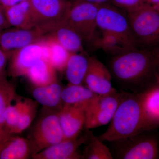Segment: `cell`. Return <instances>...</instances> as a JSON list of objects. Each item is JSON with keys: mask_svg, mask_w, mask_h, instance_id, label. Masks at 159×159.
<instances>
[{"mask_svg": "<svg viewBox=\"0 0 159 159\" xmlns=\"http://www.w3.org/2000/svg\"><path fill=\"white\" fill-rule=\"evenodd\" d=\"M154 52L138 48L114 55L110 71L117 82L132 93H139L147 88V82L155 75Z\"/></svg>", "mask_w": 159, "mask_h": 159, "instance_id": "6da1fadb", "label": "cell"}, {"mask_svg": "<svg viewBox=\"0 0 159 159\" xmlns=\"http://www.w3.org/2000/svg\"><path fill=\"white\" fill-rule=\"evenodd\" d=\"M144 132L147 131L139 94L122 92L109 126L98 137L103 142H112Z\"/></svg>", "mask_w": 159, "mask_h": 159, "instance_id": "7a4b0ae2", "label": "cell"}, {"mask_svg": "<svg viewBox=\"0 0 159 159\" xmlns=\"http://www.w3.org/2000/svg\"><path fill=\"white\" fill-rule=\"evenodd\" d=\"M126 12L139 45L151 47L159 44V8L145 2Z\"/></svg>", "mask_w": 159, "mask_h": 159, "instance_id": "3957f363", "label": "cell"}, {"mask_svg": "<svg viewBox=\"0 0 159 159\" xmlns=\"http://www.w3.org/2000/svg\"><path fill=\"white\" fill-rule=\"evenodd\" d=\"M111 3L99 6L97 16V28L115 34L129 45L138 48L139 43L132 31L127 14Z\"/></svg>", "mask_w": 159, "mask_h": 159, "instance_id": "277c9868", "label": "cell"}, {"mask_svg": "<svg viewBox=\"0 0 159 159\" xmlns=\"http://www.w3.org/2000/svg\"><path fill=\"white\" fill-rule=\"evenodd\" d=\"M144 132L112 142L117 159H155L159 155L158 140Z\"/></svg>", "mask_w": 159, "mask_h": 159, "instance_id": "5b68a950", "label": "cell"}, {"mask_svg": "<svg viewBox=\"0 0 159 159\" xmlns=\"http://www.w3.org/2000/svg\"><path fill=\"white\" fill-rule=\"evenodd\" d=\"M71 2L63 21L77 31L83 41L93 43L97 35V16L99 6L82 1Z\"/></svg>", "mask_w": 159, "mask_h": 159, "instance_id": "8992f818", "label": "cell"}, {"mask_svg": "<svg viewBox=\"0 0 159 159\" xmlns=\"http://www.w3.org/2000/svg\"><path fill=\"white\" fill-rule=\"evenodd\" d=\"M63 140L57 112L44 115L35 124L29 139L31 156Z\"/></svg>", "mask_w": 159, "mask_h": 159, "instance_id": "52a82bcc", "label": "cell"}, {"mask_svg": "<svg viewBox=\"0 0 159 159\" xmlns=\"http://www.w3.org/2000/svg\"><path fill=\"white\" fill-rule=\"evenodd\" d=\"M37 27L47 34L56 25L62 22L72 2L69 0H29Z\"/></svg>", "mask_w": 159, "mask_h": 159, "instance_id": "ba28073f", "label": "cell"}, {"mask_svg": "<svg viewBox=\"0 0 159 159\" xmlns=\"http://www.w3.org/2000/svg\"><path fill=\"white\" fill-rule=\"evenodd\" d=\"M121 93L115 92L98 95L85 109V129L97 128L111 122L119 101Z\"/></svg>", "mask_w": 159, "mask_h": 159, "instance_id": "9c48e42d", "label": "cell"}, {"mask_svg": "<svg viewBox=\"0 0 159 159\" xmlns=\"http://www.w3.org/2000/svg\"><path fill=\"white\" fill-rule=\"evenodd\" d=\"M47 32L39 27L30 29L9 27L3 29L0 35V48L8 55L24 47L39 42L47 36Z\"/></svg>", "mask_w": 159, "mask_h": 159, "instance_id": "30bf717a", "label": "cell"}, {"mask_svg": "<svg viewBox=\"0 0 159 159\" xmlns=\"http://www.w3.org/2000/svg\"><path fill=\"white\" fill-rule=\"evenodd\" d=\"M112 75L109 69L96 57H89L88 68L83 84L98 95L116 92L111 84Z\"/></svg>", "mask_w": 159, "mask_h": 159, "instance_id": "8fae6325", "label": "cell"}, {"mask_svg": "<svg viewBox=\"0 0 159 159\" xmlns=\"http://www.w3.org/2000/svg\"><path fill=\"white\" fill-rule=\"evenodd\" d=\"M92 133L87 132L74 139L63 140L39 153L33 155V159H83L78 149L86 143Z\"/></svg>", "mask_w": 159, "mask_h": 159, "instance_id": "7c38bea8", "label": "cell"}, {"mask_svg": "<svg viewBox=\"0 0 159 159\" xmlns=\"http://www.w3.org/2000/svg\"><path fill=\"white\" fill-rule=\"evenodd\" d=\"M85 107L82 106L63 104L57 111L64 140L79 136L85 128Z\"/></svg>", "mask_w": 159, "mask_h": 159, "instance_id": "4fadbf2b", "label": "cell"}, {"mask_svg": "<svg viewBox=\"0 0 159 159\" xmlns=\"http://www.w3.org/2000/svg\"><path fill=\"white\" fill-rule=\"evenodd\" d=\"M42 57V48L40 42L14 51L9 57V75L13 77L25 76L30 68Z\"/></svg>", "mask_w": 159, "mask_h": 159, "instance_id": "5bb4252c", "label": "cell"}, {"mask_svg": "<svg viewBox=\"0 0 159 159\" xmlns=\"http://www.w3.org/2000/svg\"><path fill=\"white\" fill-rule=\"evenodd\" d=\"M146 131L159 127V85L157 83L138 93Z\"/></svg>", "mask_w": 159, "mask_h": 159, "instance_id": "9a60e30c", "label": "cell"}, {"mask_svg": "<svg viewBox=\"0 0 159 159\" xmlns=\"http://www.w3.org/2000/svg\"><path fill=\"white\" fill-rule=\"evenodd\" d=\"M4 8L6 19L10 27L30 29L37 27L29 0Z\"/></svg>", "mask_w": 159, "mask_h": 159, "instance_id": "2e32d148", "label": "cell"}, {"mask_svg": "<svg viewBox=\"0 0 159 159\" xmlns=\"http://www.w3.org/2000/svg\"><path fill=\"white\" fill-rule=\"evenodd\" d=\"M47 35L53 38L70 53L83 52L82 38L63 21L54 27Z\"/></svg>", "mask_w": 159, "mask_h": 159, "instance_id": "e0dca14e", "label": "cell"}, {"mask_svg": "<svg viewBox=\"0 0 159 159\" xmlns=\"http://www.w3.org/2000/svg\"><path fill=\"white\" fill-rule=\"evenodd\" d=\"M31 155L29 139L11 134L0 143V159H27Z\"/></svg>", "mask_w": 159, "mask_h": 159, "instance_id": "ac0fdd59", "label": "cell"}, {"mask_svg": "<svg viewBox=\"0 0 159 159\" xmlns=\"http://www.w3.org/2000/svg\"><path fill=\"white\" fill-rule=\"evenodd\" d=\"M34 87L43 86L57 82L56 70L46 59L39 60L25 76Z\"/></svg>", "mask_w": 159, "mask_h": 159, "instance_id": "d6986e66", "label": "cell"}, {"mask_svg": "<svg viewBox=\"0 0 159 159\" xmlns=\"http://www.w3.org/2000/svg\"><path fill=\"white\" fill-rule=\"evenodd\" d=\"M98 95L85 85L69 84L63 88L61 99L63 104L82 106L86 108Z\"/></svg>", "mask_w": 159, "mask_h": 159, "instance_id": "ffe728a7", "label": "cell"}, {"mask_svg": "<svg viewBox=\"0 0 159 159\" xmlns=\"http://www.w3.org/2000/svg\"><path fill=\"white\" fill-rule=\"evenodd\" d=\"M63 88L58 82L43 86L34 87L32 96L36 102L47 108H61Z\"/></svg>", "mask_w": 159, "mask_h": 159, "instance_id": "44dd1931", "label": "cell"}, {"mask_svg": "<svg viewBox=\"0 0 159 159\" xmlns=\"http://www.w3.org/2000/svg\"><path fill=\"white\" fill-rule=\"evenodd\" d=\"M82 53H72L69 57L64 70L69 84H83L88 68L89 57Z\"/></svg>", "mask_w": 159, "mask_h": 159, "instance_id": "7402d4cb", "label": "cell"}, {"mask_svg": "<svg viewBox=\"0 0 159 159\" xmlns=\"http://www.w3.org/2000/svg\"><path fill=\"white\" fill-rule=\"evenodd\" d=\"M92 43L95 48L100 49L114 56L134 48L117 35L105 31H102L99 36L97 35Z\"/></svg>", "mask_w": 159, "mask_h": 159, "instance_id": "603a6c76", "label": "cell"}, {"mask_svg": "<svg viewBox=\"0 0 159 159\" xmlns=\"http://www.w3.org/2000/svg\"><path fill=\"white\" fill-rule=\"evenodd\" d=\"M45 40L48 48V61L56 71H64L69 57L72 53L49 35H47Z\"/></svg>", "mask_w": 159, "mask_h": 159, "instance_id": "cb8c5ba5", "label": "cell"}, {"mask_svg": "<svg viewBox=\"0 0 159 159\" xmlns=\"http://www.w3.org/2000/svg\"><path fill=\"white\" fill-rule=\"evenodd\" d=\"M16 97L15 87L6 76L0 79V127L7 133L5 128V113L6 108Z\"/></svg>", "mask_w": 159, "mask_h": 159, "instance_id": "d4e9b609", "label": "cell"}, {"mask_svg": "<svg viewBox=\"0 0 159 159\" xmlns=\"http://www.w3.org/2000/svg\"><path fill=\"white\" fill-rule=\"evenodd\" d=\"M87 145L82 154L83 159H113V156L110 148L103 143L99 137L91 133Z\"/></svg>", "mask_w": 159, "mask_h": 159, "instance_id": "484cf974", "label": "cell"}, {"mask_svg": "<svg viewBox=\"0 0 159 159\" xmlns=\"http://www.w3.org/2000/svg\"><path fill=\"white\" fill-rule=\"evenodd\" d=\"M25 105L17 124L11 131V134L21 133L31 125L37 111V102L26 99Z\"/></svg>", "mask_w": 159, "mask_h": 159, "instance_id": "4316f807", "label": "cell"}, {"mask_svg": "<svg viewBox=\"0 0 159 159\" xmlns=\"http://www.w3.org/2000/svg\"><path fill=\"white\" fill-rule=\"evenodd\" d=\"M25 105V100H17L14 105L10 104L5 113V128L7 133L11 134V131L17 124Z\"/></svg>", "mask_w": 159, "mask_h": 159, "instance_id": "83f0119b", "label": "cell"}, {"mask_svg": "<svg viewBox=\"0 0 159 159\" xmlns=\"http://www.w3.org/2000/svg\"><path fill=\"white\" fill-rule=\"evenodd\" d=\"M110 3L127 12L136 9L145 2L144 0H111Z\"/></svg>", "mask_w": 159, "mask_h": 159, "instance_id": "f1b7e54d", "label": "cell"}, {"mask_svg": "<svg viewBox=\"0 0 159 159\" xmlns=\"http://www.w3.org/2000/svg\"><path fill=\"white\" fill-rule=\"evenodd\" d=\"M9 56L0 48V79L5 77L6 69Z\"/></svg>", "mask_w": 159, "mask_h": 159, "instance_id": "f546056e", "label": "cell"}, {"mask_svg": "<svg viewBox=\"0 0 159 159\" xmlns=\"http://www.w3.org/2000/svg\"><path fill=\"white\" fill-rule=\"evenodd\" d=\"M0 27L3 29L10 27L6 19L5 8L1 5H0Z\"/></svg>", "mask_w": 159, "mask_h": 159, "instance_id": "4dcf8cb0", "label": "cell"}, {"mask_svg": "<svg viewBox=\"0 0 159 159\" xmlns=\"http://www.w3.org/2000/svg\"><path fill=\"white\" fill-rule=\"evenodd\" d=\"M25 0H0V5L4 8L15 6Z\"/></svg>", "mask_w": 159, "mask_h": 159, "instance_id": "1f68e13d", "label": "cell"}, {"mask_svg": "<svg viewBox=\"0 0 159 159\" xmlns=\"http://www.w3.org/2000/svg\"><path fill=\"white\" fill-rule=\"evenodd\" d=\"M156 60V67L155 77L157 83L159 85V48L154 52Z\"/></svg>", "mask_w": 159, "mask_h": 159, "instance_id": "d6a6232c", "label": "cell"}, {"mask_svg": "<svg viewBox=\"0 0 159 159\" xmlns=\"http://www.w3.org/2000/svg\"><path fill=\"white\" fill-rule=\"evenodd\" d=\"M72 2L74 1H82V2H87L92 3L95 5L100 6L103 4H107L110 2L111 0H71Z\"/></svg>", "mask_w": 159, "mask_h": 159, "instance_id": "836d02e7", "label": "cell"}, {"mask_svg": "<svg viewBox=\"0 0 159 159\" xmlns=\"http://www.w3.org/2000/svg\"><path fill=\"white\" fill-rule=\"evenodd\" d=\"M144 2L149 5L158 7L159 5V0H144Z\"/></svg>", "mask_w": 159, "mask_h": 159, "instance_id": "e575fe53", "label": "cell"}, {"mask_svg": "<svg viewBox=\"0 0 159 159\" xmlns=\"http://www.w3.org/2000/svg\"><path fill=\"white\" fill-rule=\"evenodd\" d=\"M11 134H6L5 132L2 130V129L0 127V143L2 142L3 140H5L7 137L9 136Z\"/></svg>", "mask_w": 159, "mask_h": 159, "instance_id": "d590c367", "label": "cell"}, {"mask_svg": "<svg viewBox=\"0 0 159 159\" xmlns=\"http://www.w3.org/2000/svg\"><path fill=\"white\" fill-rule=\"evenodd\" d=\"M3 30V29H2V28H1V27H0V35H1V33H2V31Z\"/></svg>", "mask_w": 159, "mask_h": 159, "instance_id": "8d00e7d4", "label": "cell"}, {"mask_svg": "<svg viewBox=\"0 0 159 159\" xmlns=\"http://www.w3.org/2000/svg\"><path fill=\"white\" fill-rule=\"evenodd\" d=\"M158 8H159V5L158 6Z\"/></svg>", "mask_w": 159, "mask_h": 159, "instance_id": "74e56055", "label": "cell"}]
</instances>
